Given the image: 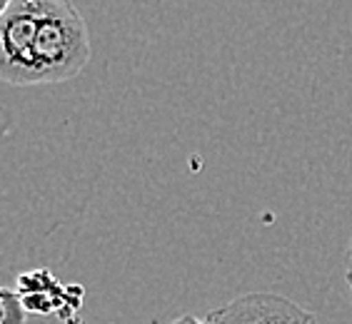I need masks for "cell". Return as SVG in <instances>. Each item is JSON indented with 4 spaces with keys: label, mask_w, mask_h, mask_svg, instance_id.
Returning a JSON list of instances; mask_svg holds the SVG:
<instances>
[{
    "label": "cell",
    "mask_w": 352,
    "mask_h": 324,
    "mask_svg": "<svg viewBox=\"0 0 352 324\" xmlns=\"http://www.w3.org/2000/svg\"><path fill=\"white\" fill-rule=\"evenodd\" d=\"M347 284H350L352 290V242H350V250H347Z\"/></svg>",
    "instance_id": "cell-7"
},
{
    "label": "cell",
    "mask_w": 352,
    "mask_h": 324,
    "mask_svg": "<svg viewBox=\"0 0 352 324\" xmlns=\"http://www.w3.org/2000/svg\"><path fill=\"white\" fill-rule=\"evenodd\" d=\"M65 292L68 290L58 284L50 270L25 272L18 279V294H21L23 307L33 314H58L60 317L68 304L78 310L82 304V290L75 287L73 294H65Z\"/></svg>",
    "instance_id": "cell-4"
},
{
    "label": "cell",
    "mask_w": 352,
    "mask_h": 324,
    "mask_svg": "<svg viewBox=\"0 0 352 324\" xmlns=\"http://www.w3.org/2000/svg\"><path fill=\"white\" fill-rule=\"evenodd\" d=\"M170 324H208V322H205V319H200V317H195V314H183V317L173 319Z\"/></svg>",
    "instance_id": "cell-6"
},
{
    "label": "cell",
    "mask_w": 352,
    "mask_h": 324,
    "mask_svg": "<svg viewBox=\"0 0 352 324\" xmlns=\"http://www.w3.org/2000/svg\"><path fill=\"white\" fill-rule=\"evenodd\" d=\"M203 319L208 324H320L310 310L272 292L240 294Z\"/></svg>",
    "instance_id": "cell-3"
},
{
    "label": "cell",
    "mask_w": 352,
    "mask_h": 324,
    "mask_svg": "<svg viewBox=\"0 0 352 324\" xmlns=\"http://www.w3.org/2000/svg\"><path fill=\"white\" fill-rule=\"evenodd\" d=\"M3 310H6V324L25 322V307L21 302V294H13L10 290H3Z\"/></svg>",
    "instance_id": "cell-5"
},
{
    "label": "cell",
    "mask_w": 352,
    "mask_h": 324,
    "mask_svg": "<svg viewBox=\"0 0 352 324\" xmlns=\"http://www.w3.org/2000/svg\"><path fill=\"white\" fill-rule=\"evenodd\" d=\"M90 33L75 0H50L33 45L28 85L65 82L90 62Z\"/></svg>",
    "instance_id": "cell-1"
},
{
    "label": "cell",
    "mask_w": 352,
    "mask_h": 324,
    "mask_svg": "<svg viewBox=\"0 0 352 324\" xmlns=\"http://www.w3.org/2000/svg\"><path fill=\"white\" fill-rule=\"evenodd\" d=\"M50 0H13L0 13V78L25 88L30 80L35 35Z\"/></svg>",
    "instance_id": "cell-2"
}]
</instances>
